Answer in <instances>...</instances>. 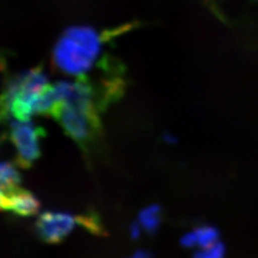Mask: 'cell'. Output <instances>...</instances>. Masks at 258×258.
I'll return each mask as SVG.
<instances>
[{
	"instance_id": "1",
	"label": "cell",
	"mask_w": 258,
	"mask_h": 258,
	"mask_svg": "<svg viewBox=\"0 0 258 258\" xmlns=\"http://www.w3.org/2000/svg\"><path fill=\"white\" fill-rule=\"evenodd\" d=\"M116 35L117 31L101 34L88 26L67 28L53 50L55 68L69 76L85 77L98 60L103 43Z\"/></svg>"
},
{
	"instance_id": "2",
	"label": "cell",
	"mask_w": 258,
	"mask_h": 258,
	"mask_svg": "<svg viewBox=\"0 0 258 258\" xmlns=\"http://www.w3.org/2000/svg\"><path fill=\"white\" fill-rule=\"evenodd\" d=\"M52 86L40 67L15 76L0 97L1 118L12 116L27 121L34 115L41 114L44 98Z\"/></svg>"
},
{
	"instance_id": "3",
	"label": "cell",
	"mask_w": 258,
	"mask_h": 258,
	"mask_svg": "<svg viewBox=\"0 0 258 258\" xmlns=\"http://www.w3.org/2000/svg\"><path fill=\"white\" fill-rule=\"evenodd\" d=\"M99 102L95 99L60 103L53 114L65 133L76 142L85 153H89L102 136V122Z\"/></svg>"
},
{
	"instance_id": "4",
	"label": "cell",
	"mask_w": 258,
	"mask_h": 258,
	"mask_svg": "<svg viewBox=\"0 0 258 258\" xmlns=\"http://www.w3.org/2000/svg\"><path fill=\"white\" fill-rule=\"evenodd\" d=\"M9 134L17 149V165L23 168L31 167L40 157V140L46 132L31 120H15L11 123Z\"/></svg>"
},
{
	"instance_id": "5",
	"label": "cell",
	"mask_w": 258,
	"mask_h": 258,
	"mask_svg": "<svg viewBox=\"0 0 258 258\" xmlns=\"http://www.w3.org/2000/svg\"><path fill=\"white\" fill-rule=\"evenodd\" d=\"M76 225H80L79 216L66 212H45L36 222L35 231L42 241L57 244L71 233Z\"/></svg>"
},
{
	"instance_id": "6",
	"label": "cell",
	"mask_w": 258,
	"mask_h": 258,
	"mask_svg": "<svg viewBox=\"0 0 258 258\" xmlns=\"http://www.w3.org/2000/svg\"><path fill=\"white\" fill-rule=\"evenodd\" d=\"M40 202L37 197L21 187L4 192L0 199V210L13 212L19 216L29 217L37 214Z\"/></svg>"
},
{
	"instance_id": "7",
	"label": "cell",
	"mask_w": 258,
	"mask_h": 258,
	"mask_svg": "<svg viewBox=\"0 0 258 258\" xmlns=\"http://www.w3.org/2000/svg\"><path fill=\"white\" fill-rule=\"evenodd\" d=\"M220 241V233L213 226H200L185 232L180 243L185 249H205Z\"/></svg>"
},
{
	"instance_id": "8",
	"label": "cell",
	"mask_w": 258,
	"mask_h": 258,
	"mask_svg": "<svg viewBox=\"0 0 258 258\" xmlns=\"http://www.w3.org/2000/svg\"><path fill=\"white\" fill-rule=\"evenodd\" d=\"M138 223L143 231L155 233L162 224V209L159 205L152 204L143 209L138 216Z\"/></svg>"
},
{
	"instance_id": "9",
	"label": "cell",
	"mask_w": 258,
	"mask_h": 258,
	"mask_svg": "<svg viewBox=\"0 0 258 258\" xmlns=\"http://www.w3.org/2000/svg\"><path fill=\"white\" fill-rule=\"evenodd\" d=\"M17 166L11 163H0V186L3 192L19 187L21 176Z\"/></svg>"
},
{
	"instance_id": "10",
	"label": "cell",
	"mask_w": 258,
	"mask_h": 258,
	"mask_svg": "<svg viewBox=\"0 0 258 258\" xmlns=\"http://www.w3.org/2000/svg\"><path fill=\"white\" fill-rule=\"evenodd\" d=\"M79 223L80 226H82L86 231L95 235L102 236L105 233L101 218L96 212H87L83 215H79Z\"/></svg>"
},
{
	"instance_id": "11",
	"label": "cell",
	"mask_w": 258,
	"mask_h": 258,
	"mask_svg": "<svg viewBox=\"0 0 258 258\" xmlns=\"http://www.w3.org/2000/svg\"><path fill=\"white\" fill-rule=\"evenodd\" d=\"M226 248L221 241L209 248L199 249L194 254V258H225Z\"/></svg>"
},
{
	"instance_id": "12",
	"label": "cell",
	"mask_w": 258,
	"mask_h": 258,
	"mask_svg": "<svg viewBox=\"0 0 258 258\" xmlns=\"http://www.w3.org/2000/svg\"><path fill=\"white\" fill-rule=\"evenodd\" d=\"M142 231H143V229H142V227L140 226L138 221L134 222V223L130 226V231H129V233H130L131 238H132V239H138L139 237H140V235H141Z\"/></svg>"
},
{
	"instance_id": "13",
	"label": "cell",
	"mask_w": 258,
	"mask_h": 258,
	"mask_svg": "<svg viewBox=\"0 0 258 258\" xmlns=\"http://www.w3.org/2000/svg\"><path fill=\"white\" fill-rule=\"evenodd\" d=\"M128 258H152L151 254L148 252V250L145 249H140L135 251L131 256Z\"/></svg>"
},
{
	"instance_id": "14",
	"label": "cell",
	"mask_w": 258,
	"mask_h": 258,
	"mask_svg": "<svg viewBox=\"0 0 258 258\" xmlns=\"http://www.w3.org/2000/svg\"><path fill=\"white\" fill-rule=\"evenodd\" d=\"M3 190H2V188H1V186H0V199H1V197H2V195H3Z\"/></svg>"
},
{
	"instance_id": "15",
	"label": "cell",
	"mask_w": 258,
	"mask_h": 258,
	"mask_svg": "<svg viewBox=\"0 0 258 258\" xmlns=\"http://www.w3.org/2000/svg\"><path fill=\"white\" fill-rule=\"evenodd\" d=\"M0 119H2V118H1V115H0Z\"/></svg>"
}]
</instances>
